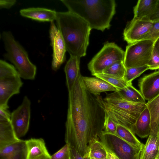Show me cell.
<instances>
[{"label":"cell","mask_w":159,"mask_h":159,"mask_svg":"<svg viewBox=\"0 0 159 159\" xmlns=\"http://www.w3.org/2000/svg\"><path fill=\"white\" fill-rule=\"evenodd\" d=\"M65 141L82 157H88L89 145L104 131L105 111L98 98L85 89L81 74L68 92Z\"/></svg>","instance_id":"6da1fadb"},{"label":"cell","mask_w":159,"mask_h":159,"mask_svg":"<svg viewBox=\"0 0 159 159\" xmlns=\"http://www.w3.org/2000/svg\"><path fill=\"white\" fill-rule=\"evenodd\" d=\"M55 20L70 56L80 58L85 56L92 30L88 23L69 11L57 12Z\"/></svg>","instance_id":"7a4b0ae2"},{"label":"cell","mask_w":159,"mask_h":159,"mask_svg":"<svg viewBox=\"0 0 159 159\" xmlns=\"http://www.w3.org/2000/svg\"><path fill=\"white\" fill-rule=\"evenodd\" d=\"M68 11L79 16L91 29L104 31L109 29L116 13L114 0H61Z\"/></svg>","instance_id":"3957f363"},{"label":"cell","mask_w":159,"mask_h":159,"mask_svg":"<svg viewBox=\"0 0 159 159\" xmlns=\"http://www.w3.org/2000/svg\"><path fill=\"white\" fill-rule=\"evenodd\" d=\"M1 37L6 52L4 55L5 58L14 65L21 78L25 80H34L36 67L30 60L26 50L15 40L10 31L3 32Z\"/></svg>","instance_id":"277c9868"},{"label":"cell","mask_w":159,"mask_h":159,"mask_svg":"<svg viewBox=\"0 0 159 159\" xmlns=\"http://www.w3.org/2000/svg\"><path fill=\"white\" fill-rule=\"evenodd\" d=\"M99 140L108 152L119 159H140L144 146H135L115 134L103 131L99 137Z\"/></svg>","instance_id":"5b68a950"},{"label":"cell","mask_w":159,"mask_h":159,"mask_svg":"<svg viewBox=\"0 0 159 159\" xmlns=\"http://www.w3.org/2000/svg\"><path fill=\"white\" fill-rule=\"evenodd\" d=\"M125 51L113 42H107L88 65L92 75L102 73L115 62L124 61Z\"/></svg>","instance_id":"8992f818"},{"label":"cell","mask_w":159,"mask_h":159,"mask_svg":"<svg viewBox=\"0 0 159 159\" xmlns=\"http://www.w3.org/2000/svg\"><path fill=\"white\" fill-rule=\"evenodd\" d=\"M155 41L141 40L129 44L125 52L124 62L126 68L147 65Z\"/></svg>","instance_id":"52a82bcc"},{"label":"cell","mask_w":159,"mask_h":159,"mask_svg":"<svg viewBox=\"0 0 159 159\" xmlns=\"http://www.w3.org/2000/svg\"><path fill=\"white\" fill-rule=\"evenodd\" d=\"M96 96L103 106L128 114L136 118L146 107L145 103L134 102L124 99L118 91L107 94L103 99L99 95Z\"/></svg>","instance_id":"ba28073f"},{"label":"cell","mask_w":159,"mask_h":159,"mask_svg":"<svg viewBox=\"0 0 159 159\" xmlns=\"http://www.w3.org/2000/svg\"><path fill=\"white\" fill-rule=\"evenodd\" d=\"M23 83L16 69L0 75V108L8 109V101L20 93Z\"/></svg>","instance_id":"9c48e42d"},{"label":"cell","mask_w":159,"mask_h":159,"mask_svg":"<svg viewBox=\"0 0 159 159\" xmlns=\"http://www.w3.org/2000/svg\"><path fill=\"white\" fill-rule=\"evenodd\" d=\"M31 102L24 97L21 104L11 113V122L17 137H23L28 131L30 117Z\"/></svg>","instance_id":"30bf717a"},{"label":"cell","mask_w":159,"mask_h":159,"mask_svg":"<svg viewBox=\"0 0 159 159\" xmlns=\"http://www.w3.org/2000/svg\"><path fill=\"white\" fill-rule=\"evenodd\" d=\"M49 36L53 50L52 67L56 71L65 61L66 49L61 34L54 21L50 23Z\"/></svg>","instance_id":"8fae6325"},{"label":"cell","mask_w":159,"mask_h":159,"mask_svg":"<svg viewBox=\"0 0 159 159\" xmlns=\"http://www.w3.org/2000/svg\"><path fill=\"white\" fill-rule=\"evenodd\" d=\"M153 23L143 18H133L124 30V40L128 44L139 40L149 31Z\"/></svg>","instance_id":"7c38bea8"},{"label":"cell","mask_w":159,"mask_h":159,"mask_svg":"<svg viewBox=\"0 0 159 159\" xmlns=\"http://www.w3.org/2000/svg\"><path fill=\"white\" fill-rule=\"evenodd\" d=\"M140 91L148 101L159 95V70L146 75L139 80Z\"/></svg>","instance_id":"4fadbf2b"},{"label":"cell","mask_w":159,"mask_h":159,"mask_svg":"<svg viewBox=\"0 0 159 159\" xmlns=\"http://www.w3.org/2000/svg\"><path fill=\"white\" fill-rule=\"evenodd\" d=\"M84 87L89 92L95 96L99 95L101 92H116L118 89L99 78L82 76Z\"/></svg>","instance_id":"5bb4252c"},{"label":"cell","mask_w":159,"mask_h":159,"mask_svg":"<svg viewBox=\"0 0 159 159\" xmlns=\"http://www.w3.org/2000/svg\"><path fill=\"white\" fill-rule=\"evenodd\" d=\"M26 140H20L0 149V159H26Z\"/></svg>","instance_id":"9a60e30c"},{"label":"cell","mask_w":159,"mask_h":159,"mask_svg":"<svg viewBox=\"0 0 159 159\" xmlns=\"http://www.w3.org/2000/svg\"><path fill=\"white\" fill-rule=\"evenodd\" d=\"M26 159H50L51 156L42 139H31L26 140Z\"/></svg>","instance_id":"2e32d148"},{"label":"cell","mask_w":159,"mask_h":159,"mask_svg":"<svg viewBox=\"0 0 159 159\" xmlns=\"http://www.w3.org/2000/svg\"><path fill=\"white\" fill-rule=\"evenodd\" d=\"M20 13L22 16L41 21H54L56 18L55 10L45 8L31 7L22 9Z\"/></svg>","instance_id":"e0dca14e"},{"label":"cell","mask_w":159,"mask_h":159,"mask_svg":"<svg viewBox=\"0 0 159 159\" xmlns=\"http://www.w3.org/2000/svg\"><path fill=\"white\" fill-rule=\"evenodd\" d=\"M79 57L70 56L64 68L66 84L68 92L72 89L76 80L80 74V60Z\"/></svg>","instance_id":"ac0fdd59"},{"label":"cell","mask_w":159,"mask_h":159,"mask_svg":"<svg viewBox=\"0 0 159 159\" xmlns=\"http://www.w3.org/2000/svg\"><path fill=\"white\" fill-rule=\"evenodd\" d=\"M150 113L146 107L136 119L134 126V133L142 138L148 136L150 133Z\"/></svg>","instance_id":"d6986e66"},{"label":"cell","mask_w":159,"mask_h":159,"mask_svg":"<svg viewBox=\"0 0 159 159\" xmlns=\"http://www.w3.org/2000/svg\"><path fill=\"white\" fill-rule=\"evenodd\" d=\"M20 140L15 133L11 121L0 120V149Z\"/></svg>","instance_id":"ffe728a7"},{"label":"cell","mask_w":159,"mask_h":159,"mask_svg":"<svg viewBox=\"0 0 159 159\" xmlns=\"http://www.w3.org/2000/svg\"><path fill=\"white\" fill-rule=\"evenodd\" d=\"M142 159H156L159 155V135L150 134L142 152Z\"/></svg>","instance_id":"44dd1931"},{"label":"cell","mask_w":159,"mask_h":159,"mask_svg":"<svg viewBox=\"0 0 159 159\" xmlns=\"http://www.w3.org/2000/svg\"><path fill=\"white\" fill-rule=\"evenodd\" d=\"M157 0H139L134 7V17L142 19L153 13L155 9Z\"/></svg>","instance_id":"7402d4cb"},{"label":"cell","mask_w":159,"mask_h":159,"mask_svg":"<svg viewBox=\"0 0 159 159\" xmlns=\"http://www.w3.org/2000/svg\"><path fill=\"white\" fill-rule=\"evenodd\" d=\"M146 106L149 111L151 118L150 133L158 134V125L159 122V95L148 101Z\"/></svg>","instance_id":"603a6c76"},{"label":"cell","mask_w":159,"mask_h":159,"mask_svg":"<svg viewBox=\"0 0 159 159\" xmlns=\"http://www.w3.org/2000/svg\"><path fill=\"white\" fill-rule=\"evenodd\" d=\"M118 92L120 96L126 101L142 103H147L140 91L133 87L132 84L119 89Z\"/></svg>","instance_id":"cb8c5ba5"},{"label":"cell","mask_w":159,"mask_h":159,"mask_svg":"<svg viewBox=\"0 0 159 159\" xmlns=\"http://www.w3.org/2000/svg\"><path fill=\"white\" fill-rule=\"evenodd\" d=\"M107 151L99 139H94L89 145L88 157L90 159H107Z\"/></svg>","instance_id":"d4e9b609"},{"label":"cell","mask_w":159,"mask_h":159,"mask_svg":"<svg viewBox=\"0 0 159 159\" xmlns=\"http://www.w3.org/2000/svg\"><path fill=\"white\" fill-rule=\"evenodd\" d=\"M135 134L129 128L117 124L115 134L129 143L138 147H142L144 144L137 138Z\"/></svg>","instance_id":"484cf974"},{"label":"cell","mask_w":159,"mask_h":159,"mask_svg":"<svg viewBox=\"0 0 159 159\" xmlns=\"http://www.w3.org/2000/svg\"><path fill=\"white\" fill-rule=\"evenodd\" d=\"M126 68L124 61H117L104 70L102 73L124 79Z\"/></svg>","instance_id":"4316f807"},{"label":"cell","mask_w":159,"mask_h":159,"mask_svg":"<svg viewBox=\"0 0 159 159\" xmlns=\"http://www.w3.org/2000/svg\"><path fill=\"white\" fill-rule=\"evenodd\" d=\"M93 76L104 80L109 84L116 87L118 89L123 88L128 84H132L127 83L124 79H120L102 73L96 74Z\"/></svg>","instance_id":"83f0119b"},{"label":"cell","mask_w":159,"mask_h":159,"mask_svg":"<svg viewBox=\"0 0 159 159\" xmlns=\"http://www.w3.org/2000/svg\"><path fill=\"white\" fill-rule=\"evenodd\" d=\"M149 70L148 65L126 68L124 80L128 83H132V81L139 76L143 72Z\"/></svg>","instance_id":"f1b7e54d"},{"label":"cell","mask_w":159,"mask_h":159,"mask_svg":"<svg viewBox=\"0 0 159 159\" xmlns=\"http://www.w3.org/2000/svg\"><path fill=\"white\" fill-rule=\"evenodd\" d=\"M117 125L105 111L103 132L106 133L115 134Z\"/></svg>","instance_id":"f546056e"},{"label":"cell","mask_w":159,"mask_h":159,"mask_svg":"<svg viewBox=\"0 0 159 159\" xmlns=\"http://www.w3.org/2000/svg\"><path fill=\"white\" fill-rule=\"evenodd\" d=\"M159 37V21L153 23L149 31L142 37L140 40L149 39L156 40Z\"/></svg>","instance_id":"4dcf8cb0"},{"label":"cell","mask_w":159,"mask_h":159,"mask_svg":"<svg viewBox=\"0 0 159 159\" xmlns=\"http://www.w3.org/2000/svg\"><path fill=\"white\" fill-rule=\"evenodd\" d=\"M50 159H70L69 146L66 143L59 150L51 156Z\"/></svg>","instance_id":"1f68e13d"},{"label":"cell","mask_w":159,"mask_h":159,"mask_svg":"<svg viewBox=\"0 0 159 159\" xmlns=\"http://www.w3.org/2000/svg\"><path fill=\"white\" fill-rule=\"evenodd\" d=\"M147 65L149 70H156L159 69V52L154 46Z\"/></svg>","instance_id":"d6a6232c"},{"label":"cell","mask_w":159,"mask_h":159,"mask_svg":"<svg viewBox=\"0 0 159 159\" xmlns=\"http://www.w3.org/2000/svg\"><path fill=\"white\" fill-rule=\"evenodd\" d=\"M155 22L159 21V0H157L155 10L150 15L143 18Z\"/></svg>","instance_id":"836d02e7"},{"label":"cell","mask_w":159,"mask_h":159,"mask_svg":"<svg viewBox=\"0 0 159 159\" xmlns=\"http://www.w3.org/2000/svg\"><path fill=\"white\" fill-rule=\"evenodd\" d=\"M11 114L8 109L0 108V120L11 121Z\"/></svg>","instance_id":"e575fe53"},{"label":"cell","mask_w":159,"mask_h":159,"mask_svg":"<svg viewBox=\"0 0 159 159\" xmlns=\"http://www.w3.org/2000/svg\"><path fill=\"white\" fill-rule=\"evenodd\" d=\"M16 0H0L1 9H9L11 8L16 3Z\"/></svg>","instance_id":"d590c367"},{"label":"cell","mask_w":159,"mask_h":159,"mask_svg":"<svg viewBox=\"0 0 159 159\" xmlns=\"http://www.w3.org/2000/svg\"><path fill=\"white\" fill-rule=\"evenodd\" d=\"M70 159H90L88 157H82L75 150L70 148Z\"/></svg>","instance_id":"8d00e7d4"},{"label":"cell","mask_w":159,"mask_h":159,"mask_svg":"<svg viewBox=\"0 0 159 159\" xmlns=\"http://www.w3.org/2000/svg\"><path fill=\"white\" fill-rule=\"evenodd\" d=\"M154 46L159 52V37L155 41Z\"/></svg>","instance_id":"74e56055"},{"label":"cell","mask_w":159,"mask_h":159,"mask_svg":"<svg viewBox=\"0 0 159 159\" xmlns=\"http://www.w3.org/2000/svg\"><path fill=\"white\" fill-rule=\"evenodd\" d=\"M107 159H113L111 153L107 151Z\"/></svg>","instance_id":"f35d334b"},{"label":"cell","mask_w":159,"mask_h":159,"mask_svg":"<svg viewBox=\"0 0 159 159\" xmlns=\"http://www.w3.org/2000/svg\"><path fill=\"white\" fill-rule=\"evenodd\" d=\"M111 153V154L112 157L113 158V159H119L116 156H115L113 154H112Z\"/></svg>","instance_id":"ab89813d"},{"label":"cell","mask_w":159,"mask_h":159,"mask_svg":"<svg viewBox=\"0 0 159 159\" xmlns=\"http://www.w3.org/2000/svg\"><path fill=\"white\" fill-rule=\"evenodd\" d=\"M158 134L159 135V122L158 125Z\"/></svg>","instance_id":"60d3db41"},{"label":"cell","mask_w":159,"mask_h":159,"mask_svg":"<svg viewBox=\"0 0 159 159\" xmlns=\"http://www.w3.org/2000/svg\"><path fill=\"white\" fill-rule=\"evenodd\" d=\"M157 159H159V155L158 156L157 158Z\"/></svg>","instance_id":"b9f144b4"},{"label":"cell","mask_w":159,"mask_h":159,"mask_svg":"<svg viewBox=\"0 0 159 159\" xmlns=\"http://www.w3.org/2000/svg\"><path fill=\"white\" fill-rule=\"evenodd\" d=\"M156 159H157V158Z\"/></svg>","instance_id":"7bdbcfd3"}]
</instances>
